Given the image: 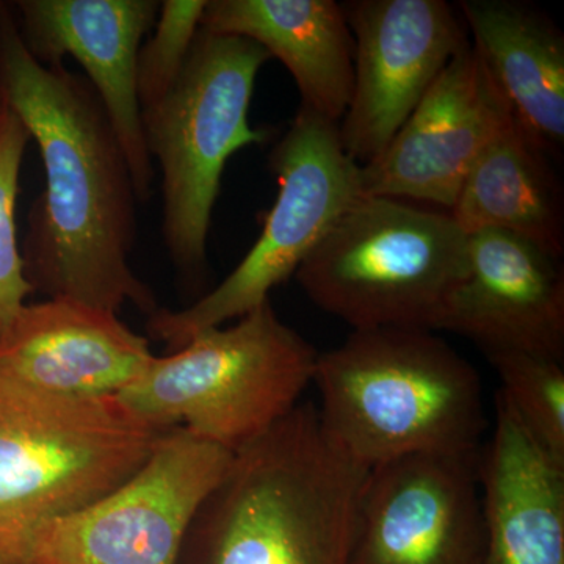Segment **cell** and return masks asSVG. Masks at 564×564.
<instances>
[{"label": "cell", "mask_w": 564, "mask_h": 564, "mask_svg": "<svg viewBox=\"0 0 564 564\" xmlns=\"http://www.w3.org/2000/svg\"><path fill=\"white\" fill-rule=\"evenodd\" d=\"M202 29L254 41L288 68L302 107L337 122L352 91L355 43L334 0H207Z\"/></svg>", "instance_id": "cell-17"}, {"label": "cell", "mask_w": 564, "mask_h": 564, "mask_svg": "<svg viewBox=\"0 0 564 564\" xmlns=\"http://www.w3.org/2000/svg\"><path fill=\"white\" fill-rule=\"evenodd\" d=\"M0 91L39 144L46 187L33 203L21 248L33 292L120 313L151 315V289L137 276L135 184L101 99L65 65H43L0 6Z\"/></svg>", "instance_id": "cell-1"}, {"label": "cell", "mask_w": 564, "mask_h": 564, "mask_svg": "<svg viewBox=\"0 0 564 564\" xmlns=\"http://www.w3.org/2000/svg\"><path fill=\"white\" fill-rule=\"evenodd\" d=\"M467 261L469 236L451 212L361 195L295 278L311 302L352 329L436 332Z\"/></svg>", "instance_id": "cell-5"}, {"label": "cell", "mask_w": 564, "mask_h": 564, "mask_svg": "<svg viewBox=\"0 0 564 564\" xmlns=\"http://www.w3.org/2000/svg\"><path fill=\"white\" fill-rule=\"evenodd\" d=\"M343 9L355 55L339 139L362 166L391 143L470 40L463 18L444 0H351Z\"/></svg>", "instance_id": "cell-10"}, {"label": "cell", "mask_w": 564, "mask_h": 564, "mask_svg": "<svg viewBox=\"0 0 564 564\" xmlns=\"http://www.w3.org/2000/svg\"><path fill=\"white\" fill-rule=\"evenodd\" d=\"M451 215L467 236L478 231L513 234L562 261V185L551 155L514 118L474 163Z\"/></svg>", "instance_id": "cell-19"}, {"label": "cell", "mask_w": 564, "mask_h": 564, "mask_svg": "<svg viewBox=\"0 0 564 564\" xmlns=\"http://www.w3.org/2000/svg\"><path fill=\"white\" fill-rule=\"evenodd\" d=\"M478 484L480 564H564V467L533 443L500 393L491 440L478 452Z\"/></svg>", "instance_id": "cell-16"}, {"label": "cell", "mask_w": 564, "mask_h": 564, "mask_svg": "<svg viewBox=\"0 0 564 564\" xmlns=\"http://www.w3.org/2000/svg\"><path fill=\"white\" fill-rule=\"evenodd\" d=\"M270 169L276 174V202L242 262L191 306L159 307L150 315L148 333L170 352L269 302L270 292L296 273L337 217L362 195L361 166L344 151L339 124L303 107L273 148Z\"/></svg>", "instance_id": "cell-8"}, {"label": "cell", "mask_w": 564, "mask_h": 564, "mask_svg": "<svg viewBox=\"0 0 564 564\" xmlns=\"http://www.w3.org/2000/svg\"><path fill=\"white\" fill-rule=\"evenodd\" d=\"M154 358L117 313L69 299L24 304L0 334V372L76 399L120 395Z\"/></svg>", "instance_id": "cell-15"}, {"label": "cell", "mask_w": 564, "mask_h": 564, "mask_svg": "<svg viewBox=\"0 0 564 564\" xmlns=\"http://www.w3.org/2000/svg\"><path fill=\"white\" fill-rule=\"evenodd\" d=\"M207 0L161 2L150 39L137 57V95L141 113L158 106L173 90L202 29Z\"/></svg>", "instance_id": "cell-22"}, {"label": "cell", "mask_w": 564, "mask_h": 564, "mask_svg": "<svg viewBox=\"0 0 564 564\" xmlns=\"http://www.w3.org/2000/svg\"><path fill=\"white\" fill-rule=\"evenodd\" d=\"M436 332L467 337L486 355L521 351L563 361L560 259L513 234H470L466 274L448 296Z\"/></svg>", "instance_id": "cell-14"}, {"label": "cell", "mask_w": 564, "mask_h": 564, "mask_svg": "<svg viewBox=\"0 0 564 564\" xmlns=\"http://www.w3.org/2000/svg\"><path fill=\"white\" fill-rule=\"evenodd\" d=\"M231 458L174 426L128 481L44 525L24 564L180 563L193 516Z\"/></svg>", "instance_id": "cell-9"}, {"label": "cell", "mask_w": 564, "mask_h": 564, "mask_svg": "<svg viewBox=\"0 0 564 564\" xmlns=\"http://www.w3.org/2000/svg\"><path fill=\"white\" fill-rule=\"evenodd\" d=\"M270 55L254 41L199 29L162 102L141 113L144 143L162 173V236L181 278L207 273V237L226 163L269 132L252 128L250 106Z\"/></svg>", "instance_id": "cell-7"}, {"label": "cell", "mask_w": 564, "mask_h": 564, "mask_svg": "<svg viewBox=\"0 0 564 564\" xmlns=\"http://www.w3.org/2000/svg\"><path fill=\"white\" fill-rule=\"evenodd\" d=\"M317 356L269 300L232 325L206 329L180 350L155 356L117 399L144 421L182 426L236 454L299 406Z\"/></svg>", "instance_id": "cell-6"}, {"label": "cell", "mask_w": 564, "mask_h": 564, "mask_svg": "<svg viewBox=\"0 0 564 564\" xmlns=\"http://www.w3.org/2000/svg\"><path fill=\"white\" fill-rule=\"evenodd\" d=\"M511 118L473 44H467L384 151L361 166L362 195L451 212L474 163Z\"/></svg>", "instance_id": "cell-12"}, {"label": "cell", "mask_w": 564, "mask_h": 564, "mask_svg": "<svg viewBox=\"0 0 564 564\" xmlns=\"http://www.w3.org/2000/svg\"><path fill=\"white\" fill-rule=\"evenodd\" d=\"M367 470L300 403L232 454L177 564H348Z\"/></svg>", "instance_id": "cell-2"}, {"label": "cell", "mask_w": 564, "mask_h": 564, "mask_svg": "<svg viewBox=\"0 0 564 564\" xmlns=\"http://www.w3.org/2000/svg\"><path fill=\"white\" fill-rule=\"evenodd\" d=\"M21 39L43 65L74 58L101 99L128 158L139 202L151 198L154 163L144 143L137 57L154 28L159 0H20Z\"/></svg>", "instance_id": "cell-13"}, {"label": "cell", "mask_w": 564, "mask_h": 564, "mask_svg": "<svg viewBox=\"0 0 564 564\" xmlns=\"http://www.w3.org/2000/svg\"><path fill=\"white\" fill-rule=\"evenodd\" d=\"M313 383L326 434L366 469L422 454L474 455L486 430L469 361L429 329H352L322 352Z\"/></svg>", "instance_id": "cell-3"}, {"label": "cell", "mask_w": 564, "mask_h": 564, "mask_svg": "<svg viewBox=\"0 0 564 564\" xmlns=\"http://www.w3.org/2000/svg\"><path fill=\"white\" fill-rule=\"evenodd\" d=\"M473 47L511 117L551 158L564 147V35L518 0H462Z\"/></svg>", "instance_id": "cell-18"}, {"label": "cell", "mask_w": 564, "mask_h": 564, "mask_svg": "<svg viewBox=\"0 0 564 564\" xmlns=\"http://www.w3.org/2000/svg\"><path fill=\"white\" fill-rule=\"evenodd\" d=\"M500 395L533 443L564 467L563 361L533 352H489Z\"/></svg>", "instance_id": "cell-20"}, {"label": "cell", "mask_w": 564, "mask_h": 564, "mask_svg": "<svg viewBox=\"0 0 564 564\" xmlns=\"http://www.w3.org/2000/svg\"><path fill=\"white\" fill-rule=\"evenodd\" d=\"M32 135L0 91V334L33 292L18 243L17 206L20 174Z\"/></svg>", "instance_id": "cell-21"}, {"label": "cell", "mask_w": 564, "mask_h": 564, "mask_svg": "<svg viewBox=\"0 0 564 564\" xmlns=\"http://www.w3.org/2000/svg\"><path fill=\"white\" fill-rule=\"evenodd\" d=\"M169 430L117 397L57 395L0 372V564H24L44 525L128 481Z\"/></svg>", "instance_id": "cell-4"}, {"label": "cell", "mask_w": 564, "mask_h": 564, "mask_svg": "<svg viewBox=\"0 0 564 564\" xmlns=\"http://www.w3.org/2000/svg\"><path fill=\"white\" fill-rule=\"evenodd\" d=\"M478 454L403 456L367 470L348 564H480Z\"/></svg>", "instance_id": "cell-11"}]
</instances>
